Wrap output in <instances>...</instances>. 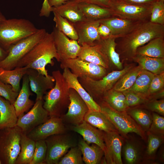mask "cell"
Instances as JSON below:
<instances>
[{"label":"cell","instance_id":"cell-50","mask_svg":"<svg viewBox=\"0 0 164 164\" xmlns=\"http://www.w3.org/2000/svg\"><path fill=\"white\" fill-rule=\"evenodd\" d=\"M125 3L137 5H151L156 0H118Z\"/></svg>","mask_w":164,"mask_h":164},{"label":"cell","instance_id":"cell-22","mask_svg":"<svg viewBox=\"0 0 164 164\" xmlns=\"http://www.w3.org/2000/svg\"><path fill=\"white\" fill-rule=\"evenodd\" d=\"M63 75L69 87L74 89L87 105L89 110L101 111L100 105L93 99L79 81L78 77L67 68L63 69Z\"/></svg>","mask_w":164,"mask_h":164},{"label":"cell","instance_id":"cell-47","mask_svg":"<svg viewBox=\"0 0 164 164\" xmlns=\"http://www.w3.org/2000/svg\"><path fill=\"white\" fill-rule=\"evenodd\" d=\"M19 92L14 91L12 86L5 84L0 80V96L14 104Z\"/></svg>","mask_w":164,"mask_h":164},{"label":"cell","instance_id":"cell-48","mask_svg":"<svg viewBox=\"0 0 164 164\" xmlns=\"http://www.w3.org/2000/svg\"><path fill=\"white\" fill-rule=\"evenodd\" d=\"M147 108L152 111L159 115H164V100H152L147 104Z\"/></svg>","mask_w":164,"mask_h":164},{"label":"cell","instance_id":"cell-1","mask_svg":"<svg viewBox=\"0 0 164 164\" xmlns=\"http://www.w3.org/2000/svg\"><path fill=\"white\" fill-rule=\"evenodd\" d=\"M164 36V25L151 22L149 20L140 24L125 36L116 39V50L120 58L133 60L138 48L152 39Z\"/></svg>","mask_w":164,"mask_h":164},{"label":"cell","instance_id":"cell-20","mask_svg":"<svg viewBox=\"0 0 164 164\" xmlns=\"http://www.w3.org/2000/svg\"><path fill=\"white\" fill-rule=\"evenodd\" d=\"M99 20L100 23L106 25L110 29L111 35L114 36L117 38L128 34L140 24L143 22L123 19L115 16Z\"/></svg>","mask_w":164,"mask_h":164},{"label":"cell","instance_id":"cell-27","mask_svg":"<svg viewBox=\"0 0 164 164\" xmlns=\"http://www.w3.org/2000/svg\"><path fill=\"white\" fill-rule=\"evenodd\" d=\"M18 119L13 104L0 96V129L16 126Z\"/></svg>","mask_w":164,"mask_h":164},{"label":"cell","instance_id":"cell-57","mask_svg":"<svg viewBox=\"0 0 164 164\" xmlns=\"http://www.w3.org/2000/svg\"><path fill=\"white\" fill-rule=\"evenodd\" d=\"M0 164H2V162L0 161Z\"/></svg>","mask_w":164,"mask_h":164},{"label":"cell","instance_id":"cell-44","mask_svg":"<svg viewBox=\"0 0 164 164\" xmlns=\"http://www.w3.org/2000/svg\"><path fill=\"white\" fill-rule=\"evenodd\" d=\"M152 123L148 131L155 135L163 136L164 117L155 112L152 113Z\"/></svg>","mask_w":164,"mask_h":164},{"label":"cell","instance_id":"cell-52","mask_svg":"<svg viewBox=\"0 0 164 164\" xmlns=\"http://www.w3.org/2000/svg\"><path fill=\"white\" fill-rule=\"evenodd\" d=\"M98 32L101 37H107L111 35L110 29L103 24L100 23L98 28Z\"/></svg>","mask_w":164,"mask_h":164},{"label":"cell","instance_id":"cell-35","mask_svg":"<svg viewBox=\"0 0 164 164\" xmlns=\"http://www.w3.org/2000/svg\"><path fill=\"white\" fill-rule=\"evenodd\" d=\"M102 101L118 111H126L128 108L126 104L125 96L123 93L113 89L104 94Z\"/></svg>","mask_w":164,"mask_h":164},{"label":"cell","instance_id":"cell-39","mask_svg":"<svg viewBox=\"0 0 164 164\" xmlns=\"http://www.w3.org/2000/svg\"><path fill=\"white\" fill-rule=\"evenodd\" d=\"M82 154L78 146L72 147L60 159L58 164H83Z\"/></svg>","mask_w":164,"mask_h":164},{"label":"cell","instance_id":"cell-28","mask_svg":"<svg viewBox=\"0 0 164 164\" xmlns=\"http://www.w3.org/2000/svg\"><path fill=\"white\" fill-rule=\"evenodd\" d=\"M77 145L83 155L84 162L86 164L100 163L104 155L103 150L97 145H90L83 139L79 140Z\"/></svg>","mask_w":164,"mask_h":164},{"label":"cell","instance_id":"cell-33","mask_svg":"<svg viewBox=\"0 0 164 164\" xmlns=\"http://www.w3.org/2000/svg\"><path fill=\"white\" fill-rule=\"evenodd\" d=\"M20 150L15 164H30L33 156L35 141L22 134L20 141Z\"/></svg>","mask_w":164,"mask_h":164},{"label":"cell","instance_id":"cell-6","mask_svg":"<svg viewBox=\"0 0 164 164\" xmlns=\"http://www.w3.org/2000/svg\"><path fill=\"white\" fill-rule=\"evenodd\" d=\"M44 29H38L33 34L11 45L5 58L0 62V67L7 70L14 69L18 62L44 37Z\"/></svg>","mask_w":164,"mask_h":164},{"label":"cell","instance_id":"cell-55","mask_svg":"<svg viewBox=\"0 0 164 164\" xmlns=\"http://www.w3.org/2000/svg\"><path fill=\"white\" fill-rule=\"evenodd\" d=\"M6 19L4 15L0 10V22Z\"/></svg>","mask_w":164,"mask_h":164},{"label":"cell","instance_id":"cell-2","mask_svg":"<svg viewBox=\"0 0 164 164\" xmlns=\"http://www.w3.org/2000/svg\"><path fill=\"white\" fill-rule=\"evenodd\" d=\"M55 58L60 62V58L55 46L53 32H46L43 38L17 63L15 67H26L36 70L47 77L49 75L46 67L52 66Z\"/></svg>","mask_w":164,"mask_h":164},{"label":"cell","instance_id":"cell-17","mask_svg":"<svg viewBox=\"0 0 164 164\" xmlns=\"http://www.w3.org/2000/svg\"><path fill=\"white\" fill-rule=\"evenodd\" d=\"M104 138L106 147L104 155L107 164H122L121 157L123 139L118 132H104Z\"/></svg>","mask_w":164,"mask_h":164},{"label":"cell","instance_id":"cell-53","mask_svg":"<svg viewBox=\"0 0 164 164\" xmlns=\"http://www.w3.org/2000/svg\"><path fill=\"white\" fill-rule=\"evenodd\" d=\"M68 0H47L49 6L52 7L60 5L67 1Z\"/></svg>","mask_w":164,"mask_h":164},{"label":"cell","instance_id":"cell-10","mask_svg":"<svg viewBox=\"0 0 164 164\" xmlns=\"http://www.w3.org/2000/svg\"><path fill=\"white\" fill-rule=\"evenodd\" d=\"M152 5H137L120 1H110L113 16L140 22L149 20Z\"/></svg>","mask_w":164,"mask_h":164},{"label":"cell","instance_id":"cell-32","mask_svg":"<svg viewBox=\"0 0 164 164\" xmlns=\"http://www.w3.org/2000/svg\"><path fill=\"white\" fill-rule=\"evenodd\" d=\"M133 60L138 63L142 70L154 74L164 73V58L137 55Z\"/></svg>","mask_w":164,"mask_h":164},{"label":"cell","instance_id":"cell-37","mask_svg":"<svg viewBox=\"0 0 164 164\" xmlns=\"http://www.w3.org/2000/svg\"><path fill=\"white\" fill-rule=\"evenodd\" d=\"M126 112L145 132L148 131L152 120V115L149 112L138 108L127 109Z\"/></svg>","mask_w":164,"mask_h":164},{"label":"cell","instance_id":"cell-5","mask_svg":"<svg viewBox=\"0 0 164 164\" xmlns=\"http://www.w3.org/2000/svg\"><path fill=\"white\" fill-rule=\"evenodd\" d=\"M22 133L17 125L0 129V161L2 164H15L20 151Z\"/></svg>","mask_w":164,"mask_h":164},{"label":"cell","instance_id":"cell-46","mask_svg":"<svg viewBox=\"0 0 164 164\" xmlns=\"http://www.w3.org/2000/svg\"><path fill=\"white\" fill-rule=\"evenodd\" d=\"M164 86V73L155 74L151 82L148 92L147 98L149 96L163 89Z\"/></svg>","mask_w":164,"mask_h":164},{"label":"cell","instance_id":"cell-38","mask_svg":"<svg viewBox=\"0 0 164 164\" xmlns=\"http://www.w3.org/2000/svg\"><path fill=\"white\" fill-rule=\"evenodd\" d=\"M53 13V20L56 24L55 27L71 39L77 40L78 35L72 23L67 19L57 13Z\"/></svg>","mask_w":164,"mask_h":164},{"label":"cell","instance_id":"cell-42","mask_svg":"<svg viewBox=\"0 0 164 164\" xmlns=\"http://www.w3.org/2000/svg\"><path fill=\"white\" fill-rule=\"evenodd\" d=\"M124 156L126 162L129 164L137 163L140 159L139 152L137 148L133 144L127 142L124 148Z\"/></svg>","mask_w":164,"mask_h":164},{"label":"cell","instance_id":"cell-34","mask_svg":"<svg viewBox=\"0 0 164 164\" xmlns=\"http://www.w3.org/2000/svg\"><path fill=\"white\" fill-rule=\"evenodd\" d=\"M154 75L150 72L142 70L133 85L126 91L134 92L148 99V89Z\"/></svg>","mask_w":164,"mask_h":164},{"label":"cell","instance_id":"cell-54","mask_svg":"<svg viewBox=\"0 0 164 164\" xmlns=\"http://www.w3.org/2000/svg\"><path fill=\"white\" fill-rule=\"evenodd\" d=\"M8 52L3 49L0 46V62L7 56Z\"/></svg>","mask_w":164,"mask_h":164},{"label":"cell","instance_id":"cell-21","mask_svg":"<svg viewBox=\"0 0 164 164\" xmlns=\"http://www.w3.org/2000/svg\"><path fill=\"white\" fill-rule=\"evenodd\" d=\"M116 37L112 35L107 37L100 36L99 40L94 42V44L97 46L100 50L107 59L109 68L113 66L121 70L123 69L122 63L120 61L119 54L116 50Z\"/></svg>","mask_w":164,"mask_h":164},{"label":"cell","instance_id":"cell-24","mask_svg":"<svg viewBox=\"0 0 164 164\" xmlns=\"http://www.w3.org/2000/svg\"><path fill=\"white\" fill-rule=\"evenodd\" d=\"M51 10L73 23L87 19L80 10L78 3L74 0H68L60 5L52 7Z\"/></svg>","mask_w":164,"mask_h":164},{"label":"cell","instance_id":"cell-36","mask_svg":"<svg viewBox=\"0 0 164 164\" xmlns=\"http://www.w3.org/2000/svg\"><path fill=\"white\" fill-rule=\"evenodd\" d=\"M142 70L139 65L132 67L118 80L112 89L122 92L127 90L133 85Z\"/></svg>","mask_w":164,"mask_h":164},{"label":"cell","instance_id":"cell-15","mask_svg":"<svg viewBox=\"0 0 164 164\" xmlns=\"http://www.w3.org/2000/svg\"><path fill=\"white\" fill-rule=\"evenodd\" d=\"M53 32L55 46L60 58V62L77 57L81 48V46L77 40L69 39L55 27L54 28Z\"/></svg>","mask_w":164,"mask_h":164},{"label":"cell","instance_id":"cell-13","mask_svg":"<svg viewBox=\"0 0 164 164\" xmlns=\"http://www.w3.org/2000/svg\"><path fill=\"white\" fill-rule=\"evenodd\" d=\"M69 97L70 103L67 111L60 118L63 122L65 121L72 126L76 125L84 120L89 109L85 102L74 89L70 88Z\"/></svg>","mask_w":164,"mask_h":164},{"label":"cell","instance_id":"cell-56","mask_svg":"<svg viewBox=\"0 0 164 164\" xmlns=\"http://www.w3.org/2000/svg\"><path fill=\"white\" fill-rule=\"evenodd\" d=\"M110 1H118V0H110Z\"/></svg>","mask_w":164,"mask_h":164},{"label":"cell","instance_id":"cell-40","mask_svg":"<svg viewBox=\"0 0 164 164\" xmlns=\"http://www.w3.org/2000/svg\"><path fill=\"white\" fill-rule=\"evenodd\" d=\"M149 21L164 25V0H156L152 4Z\"/></svg>","mask_w":164,"mask_h":164},{"label":"cell","instance_id":"cell-30","mask_svg":"<svg viewBox=\"0 0 164 164\" xmlns=\"http://www.w3.org/2000/svg\"><path fill=\"white\" fill-rule=\"evenodd\" d=\"M79 7L87 19L100 20L113 16L109 8L86 3H79Z\"/></svg>","mask_w":164,"mask_h":164},{"label":"cell","instance_id":"cell-12","mask_svg":"<svg viewBox=\"0 0 164 164\" xmlns=\"http://www.w3.org/2000/svg\"><path fill=\"white\" fill-rule=\"evenodd\" d=\"M50 117L43 107V100L36 101L31 109L18 118L16 125L27 134L32 129L46 121Z\"/></svg>","mask_w":164,"mask_h":164},{"label":"cell","instance_id":"cell-45","mask_svg":"<svg viewBox=\"0 0 164 164\" xmlns=\"http://www.w3.org/2000/svg\"><path fill=\"white\" fill-rule=\"evenodd\" d=\"M122 93L125 96L126 104L128 108L147 102L148 101L146 98L131 91H126Z\"/></svg>","mask_w":164,"mask_h":164},{"label":"cell","instance_id":"cell-11","mask_svg":"<svg viewBox=\"0 0 164 164\" xmlns=\"http://www.w3.org/2000/svg\"><path fill=\"white\" fill-rule=\"evenodd\" d=\"M62 69H69L78 78L89 77L94 80L101 79L107 74V69L103 67L78 57L60 62Z\"/></svg>","mask_w":164,"mask_h":164},{"label":"cell","instance_id":"cell-29","mask_svg":"<svg viewBox=\"0 0 164 164\" xmlns=\"http://www.w3.org/2000/svg\"><path fill=\"white\" fill-rule=\"evenodd\" d=\"M28 69L24 67L7 70L0 67V80L5 84L11 85L14 91L19 92L21 89V80L26 74Z\"/></svg>","mask_w":164,"mask_h":164},{"label":"cell","instance_id":"cell-43","mask_svg":"<svg viewBox=\"0 0 164 164\" xmlns=\"http://www.w3.org/2000/svg\"><path fill=\"white\" fill-rule=\"evenodd\" d=\"M148 142L146 151L148 156H153L162 143L163 136L158 135L148 131Z\"/></svg>","mask_w":164,"mask_h":164},{"label":"cell","instance_id":"cell-23","mask_svg":"<svg viewBox=\"0 0 164 164\" xmlns=\"http://www.w3.org/2000/svg\"><path fill=\"white\" fill-rule=\"evenodd\" d=\"M22 79V87L13 104L18 118L29 109L34 104L33 101L29 98L31 93L27 75H24Z\"/></svg>","mask_w":164,"mask_h":164},{"label":"cell","instance_id":"cell-58","mask_svg":"<svg viewBox=\"0 0 164 164\" xmlns=\"http://www.w3.org/2000/svg\"><path fill=\"white\" fill-rule=\"evenodd\" d=\"M156 1L164 0H156Z\"/></svg>","mask_w":164,"mask_h":164},{"label":"cell","instance_id":"cell-8","mask_svg":"<svg viewBox=\"0 0 164 164\" xmlns=\"http://www.w3.org/2000/svg\"><path fill=\"white\" fill-rule=\"evenodd\" d=\"M100 105L101 111L111 121L120 134L126 137L129 133L134 132L145 138V132L126 111H118L102 101Z\"/></svg>","mask_w":164,"mask_h":164},{"label":"cell","instance_id":"cell-16","mask_svg":"<svg viewBox=\"0 0 164 164\" xmlns=\"http://www.w3.org/2000/svg\"><path fill=\"white\" fill-rule=\"evenodd\" d=\"M70 22L76 30L78 37L77 41L80 46L83 44L93 46L95 41L100 39L98 32L100 24L99 20L86 19L76 22Z\"/></svg>","mask_w":164,"mask_h":164},{"label":"cell","instance_id":"cell-19","mask_svg":"<svg viewBox=\"0 0 164 164\" xmlns=\"http://www.w3.org/2000/svg\"><path fill=\"white\" fill-rule=\"evenodd\" d=\"M71 129L81 135L88 144L93 143L100 147L106 153V147L104 138V132L91 125L84 120L79 125L72 126Z\"/></svg>","mask_w":164,"mask_h":164},{"label":"cell","instance_id":"cell-31","mask_svg":"<svg viewBox=\"0 0 164 164\" xmlns=\"http://www.w3.org/2000/svg\"><path fill=\"white\" fill-rule=\"evenodd\" d=\"M138 48L136 55L164 58V36L154 38Z\"/></svg>","mask_w":164,"mask_h":164},{"label":"cell","instance_id":"cell-49","mask_svg":"<svg viewBox=\"0 0 164 164\" xmlns=\"http://www.w3.org/2000/svg\"><path fill=\"white\" fill-rule=\"evenodd\" d=\"M77 3L94 4L100 6L109 8L110 0H74Z\"/></svg>","mask_w":164,"mask_h":164},{"label":"cell","instance_id":"cell-4","mask_svg":"<svg viewBox=\"0 0 164 164\" xmlns=\"http://www.w3.org/2000/svg\"><path fill=\"white\" fill-rule=\"evenodd\" d=\"M38 29L28 19H5L0 22V46L7 51L11 45L33 34Z\"/></svg>","mask_w":164,"mask_h":164},{"label":"cell","instance_id":"cell-14","mask_svg":"<svg viewBox=\"0 0 164 164\" xmlns=\"http://www.w3.org/2000/svg\"><path fill=\"white\" fill-rule=\"evenodd\" d=\"M67 131V129L60 117L52 116L32 129L26 135L36 141L45 140L53 135L66 133Z\"/></svg>","mask_w":164,"mask_h":164},{"label":"cell","instance_id":"cell-51","mask_svg":"<svg viewBox=\"0 0 164 164\" xmlns=\"http://www.w3.org/2000/svg\"><path fill=\"white\" fill-rule=\"evenodd\" d=\"M51 8L49 6L47 0H44L40 11L39 16L48 17L51 12Z\"/></svg>","mask_w":164,"mask_h":164},{"label":"cell","instance_id":"cell-18","mask_svg":"<svg viewBox=\"0 0 164 164\" xmlns=\"http://www.w3.org/2000/svg\"><path fill=\"white\" fill-rule=\"evenodd\" d=\"M26 74L29 80L31 90L36 94V101L43 100V97L47 91L54 85L53 77L50 75L46 76L32 69H28Z\"/></svg>","mask_w":164,"mask_h":164},{"label":"cell","instance_id":"cell-25","mask_svg":"<svg viewBox=\"0 0 164 164\" xmlns=\"http://www.w3.org/2000/svg\"><path fill=\"white\" fill-rule=\"evenodd\" d=\"M77 57L84 60L101 66L107 69L109 68L107 59L96 44L93 46L83 44L81 46Z\"/></svg>","mask_w":164,"mask_h":164},{"label":"cell","instance_id":"cell-9","mask_svg":"<svg viewBox=\"0 0 164 164\" xmlns=\"http://www.w3.org/2000/svg\"><path fill=\"white\" fill-rule=\"evenodd\" d=\"M45 140L47 146L46 164H58L69 149L77 145L75 139L66 133L50 136Z\"/></svg>","mask_w":164,"mask_h":164},{"label":"cell","instance_id":"cell-7","mask_svg":"<svg viewBox=\"0 0 164 164\" xmlns=\"http://www.w3.org/2000/svg\"><path fill=\"white\" fill-rule=\"evenodd\" d=\"M132 67L128 65L119 70L107 73L101 79L94 80L89 77L78 78L79 82L95 101L102 99L104 94L112 89L118 80Z\"/></svg>","mask_w":164,"mask_h":164},{"label":"cell","instance_id":"cell-41","mask_svg":"<svg viewBox=\"0 0 164 164\" xmlns=\"http://www.w3.org/2000/svg\"><path fill=\"white\" fill-rule=\"evenodd\" d=\"M47 146L45 140L35 141V146L32 160L30 164H45Z\"/></svg>","mask_w":164,"mask_h":164},{"label":"cell","instance_id":"cell-26","mask_svg":"<svg viewBox=\"0 0 164 164\" xmlns=\"http://www.w3.org/2000/svg\"><path fill=\"white\" fill-rule=\"evenodd\" d=\"M84 120L104 132H116L119 133L114 125L101 111L89 110L84 117Z\"/></svg>","mask_w":164,"mask_h":164},{"label":"cell","instance_id":"cell-3","mask_svg":"<svg viewBox=\"0 0 164 164\" xmlns=\"http://www.w3.org/2000/svg\"><path fill=\"white\" fill-rule=\"evenodd\" d=\"M52 75L55 79V84L44 96L43 107L50 117H61L70 103V88L59 70L53 71Z\"/></svg>","mask_w":164,"mask_h":164}]
</instances>
